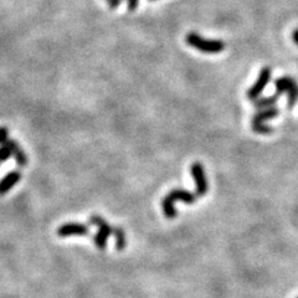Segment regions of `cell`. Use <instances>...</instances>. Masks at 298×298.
<instances>
[{
  "instance_id": "cell-4",
  "label": "cell",
  "mask_w": 298,
  "mask_h": 298,
  "mask_svg": "<svg viewBox=\"0 0 298 298\" xmlns=\"http://www.w3.org/2000/svg\"><path fill=\"white\" fill-rule=\"evenodd\" d=\"M276 86V93L282 94L287 93L288 96V101H287V106L288 108H292L298 101V83L296 80L292 77H281L277 78L275 81Z\"/></svg>"
},
{
  "instance_id": "cell-5",
  "label": "cell",
  "mask_w": 298,
  "mask_h": 298,
  "mask_svg": "<svg viewBox=\"0 0 298 298\" xmlns=\"http://www.w3.org/2000/svg\"><path fill=\"white\" fill-rule=\"evenodd\" d=\"M271 75H272V70L271 67H263L261 70L260 75H258L257 80L254 83V86L246 92V97L251 101H255V100L258 98V96L261 94V92L265 89V87L267 86V83L270 82L271 80Z\"/></svg>"
},
{
  "instance_id": "cell-11",
  "label": "cell",
  "mask_w": 298,
  "mask_h": 298,
  "mask_svg": "<svg viewBox=\"0 0 298 298\" xmlns=\"http://www.w3.org/2000/svg\"><path fill=\"white\" fill-rule=\"evenodd\" d=\"M279 96H281V94L275 93L273 96H271V97H262V98H257L254 101V106H255V108H257V110H266V108H270L276 104Z\"/></svg>"
},
{
  "instance_id": "cell-7",
  "label": "cell",
  "mask_w": 298,
  "mask_h": 298,
  "mask_svg": "<svg viewBox=\"0 0 298 298\" xmlns=\"http://www.w3.org/2000/svg\"><path fill=\"white\" fill-rule=\"evenodd\" d=\"M57 235L60 237L75 236V235L76 236H85V235H88V228L85 224L67 223L57 229Z\"/></svg>"
},
{
  "instance_id": "cell-10",
  "label": "cell",
  "mask_w": 298,
  "mask_h": 298,
  "mask_svg": "<svg viewBox=\"0 0 298 298\" xmlns=\"http://www.w3.org/2000/svg\"><path fill=\"white\" fill-rule=\"evenodd\" d=\"M7 144L8 147L12 149V153L13 155H14L17 164L20 165V167H25V165L28 164V157H26V154L24 153L22 147H20L17 142L13 141V139H9V141L7 142Z\"/></svg>"
},
{
  "instance_id": "cell-9",
  "label": "cell",
  "mask_w": 298,
  "mask_h": 298,
  "mask_svg": "<svg viewBox=\"0 0 298 298\" xmlns=\"http://www.w3.org/2000/svg\"><path fill=\"white\" fill-rule=\"evenodd\" d=\"M279 115V110L276 107H270L266 108V110H261L260 112H257L256 115L252 117V122L251 125H261L265 121L272 120V118L277 117Z\"/></svg>"
},
{
  "instance_id": "cell-3",
  "label": "cell",
  "mask_w": 298,
  "mask_h": 298,
  "mask_svg": "<svg viewBox=\"0 0 298 298\" xmlns=\"http://www.w3.org/2000/svg\"><path fill=\"white\" fill-rule=\"evenodd\" d=\"M89 224L97 226L98 228V231L93 236V242L97 246L98 250H105L107 245V240L110 235L113 234V228L105 220L104 218L98 215H92L91 218L88 219Z\"/></svg>"
},
{
  "instance_id": "cell-13",
  "label": "cell",
  "mask_w": 298,
  "mask_h": 298,
  "mask_svg": "<svg viewBox=\"0 0 298 298\" xmlns=\"http://www.w3.org/2000/svg\"><path fill=\"white\" fill-rule=\"evenodd\" d=\"M121 2H122V0H107L108 5H110V8H112V9L117 8ZM127 2L129 12H134V10L137 9V7H138V0H127Z\"/></svg>"
},
{
  "instance_id": "cell-1",
  "label": "cell",
  "mask_w": 298,
  "mask_h": 298,
  "mask_svg": "<svg viewBox=\"0 0 298 298\" xmlns=\"http://www.w3.org/2000/svg\"><path fill=\"white\" fill-rule=\"evenodd\" d=\"M197 195L194 192L184 190V189H174L169 194L165 195V197L162 202L163 213H164L165 218L174 219L176 216V210L174 208V203L175 202H183L185 204H194L196 202Z\"/></svg>"
},
{
  "instance_id": "cell-16",
  "label": "cell",
  "mask_w": 298,
  "mask_h": 298,
  "mask_svg": "<svg viewBox=\"0 0 298 298\" xmlns=\"http://www.w3.org/2000/svg\"><path fill=\"white\" fill-rule=\"evenodd\" d=\"M8 141H9V131L7 127H0V146L7 144Z\"/></svg>"
},
{
  "instance_id": "cell-6",
  "label": "cell",
  "mask_w": 298,
  "mask_h": 298,
  "mask_svg": "<svg viewBox=\"0 0 298 298\" xmlns=\"http://www.w3.org/2000/svg\"><path fill=\"white\" fill-rule=\"evenodd\" d=\"M191 175L194 178L195 185H196V195L197 196H204L208 192V189H209L204 167L200 163H194L191 165Z\"/></svg>"
},
{
  "instance_id": "cell-15",
  "label": "cell",
  "mask_w": 298,
  "mask_h": 298,
  "mask_svg": "<svg viewBox=\"0 0 298 298\" xmlns=\"http://www.w3.org/2000/svg\"><path fill=\"white\" fill-rule=\"evenodd\" d=\"M10 155H13V153H12V149L8 147V144H3V146H0V163L7 162V160L10 158Z\"/></svg>"
},
{
  "instance_id": "cell-12",
  "label": "cell",
  "mask_w": 298,
  "mask_h": 298,
  "mask_svg": "<svg viewBox=\"0 0 298 298\" xmlns=\"http://www.w3.org/2000/svg\"><path fill=\"white\" fill-rule=\"evenodd\" d=\"M113 235L116 237V250L117 251H123L126 247V235L125 231L121 228L113 229Z\"/></svg>"
},
{
  "instance_id": "cell-14",
  "label": "cell",
  "mask_w": 298,
  "mask_h": 298,
  "mask_svg": "<svg viewBox=\"0 0 298 298\" xmlns=\"http://www.w3.org/2000/svg\"><path fill=\"white\" fill-rule=\"evenodd\" d=\"M251 126H252V131L258 134H270L273 132L272 127L263 125V123H261V125H251Z\"/></svg>"
},
{
  "instance_id": "cell-17",
  "label": "cell",
  "mask_w": 298,
  "mask_h": 298,
  "mask_svg": "<svg viewBox=\"0 0 298 298\" xmlns=\"http://www.w3.org/2000/svg\"><path fill=\"white\" fill-rule=\"evenodd\" d=\"M292 39H293L294 44L298 45V29H296V30L293 31V34H292Z\"/></svg>"
},
{
  "instance_id": "cell-8",
  "label": "cell",
  "mask_w": 298,
  "mask_h": 298,
  "mask_svg": "<svg viewBox=\"0 0 298 298\" xmlns=\"http://www.w3.org/2000/svg\"><path fill=\"white\" fill-rule=\"evenodd\" d=\"M22 179V173L18 170H13L10 173H8L4 178L0 180V195H5L7 192H9L17 185Z\"/></svg>"
},
{
  "instance_id": "cell-2",
  "label": "cell",
  "mask_w": 298,
  "mask_h": 298,
  "mask_svg": "<svg viewBox=\"0 0 298 298\" xmlns=\"http://www.w3.org/2000/svg\"><path fill=\"white\" fill-rule=\"evenodd\" d=\"M185 40L186 44L204 54H219L225 49V44L221 40H208L195 33L188 34Z\"/></svg>"
}]
</instances>
